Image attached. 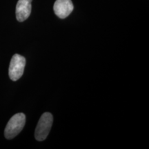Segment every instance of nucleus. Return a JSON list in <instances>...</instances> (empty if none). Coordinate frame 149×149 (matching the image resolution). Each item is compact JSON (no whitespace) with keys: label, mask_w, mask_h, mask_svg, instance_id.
I'll return each mask as SVG.
<instances>
[{"label":"nucleus","mask_w":149,"mask_h":149,"mask_svg":"<svg viewBox=\"0 0 149 149\" xmlns=\"http://www.w3.org/2000/svg\"><path fill=\"white\" fill-rule=\"evenodd\" d=\"M26 123V116L24 113H17L9 120L4 130L5 137L11 139L15 137L23 129Z\"/></svg>","instance_id":"1"},{"label":"nucleus","mask_w":149,"mask_h":149,"mask_svg":"<svg viewBox=\"0 0 149 149\" xmlns=\"http://www.w3.org/2000/svg\"><path fill=\"white\" fill-rule=\"evenodd\" d=\"M53 122V117L51 113H44L41 116L35 132V137L37 141H44L48 137Z\"/></svg>","instance_id":"2"},{"label":"nucleus","mask_w":149,"mask_h":149,"mask_svg":"<svg viewBox=\"0 0 149 149\" xmlns=\"http://www.w3.org/2000/svg\"><path fill=\"white\" fill-rule=\"evenodd\" d=\"M26 66V59L23 56L15 54L11 59L8 74L10 79L17 81L22 77Z\"/></svg>","instance_id":"3"},{"label":"nucleus","mask_w":149,"mask_h":149,"mask_svg":"<svg viewBox=\"0 0 149 149\" xmlns=\"http://www.w3.org/2000/svg\"><path fill=\"white\" fill-rule=\"evenodd\" d=\"M71 0H56L53 6L54 12L60 19L66 18L73 10Z\"/></svg>","instance_id":"4"},{"label":"nucleus","mask_w":149,"mask_h":149,"mask_svg":"<svg viewBox=\"0 0 149 149\" xmlns=\"http://www.w3.org/2000/svg\"><path fill=\"white\" fill-rule=\"evenodd\" d=\"M32 0H19L16 6V18L22 22L26 20L31 13Z\"/></svg>","instance_id":"5"}]
</instances>
